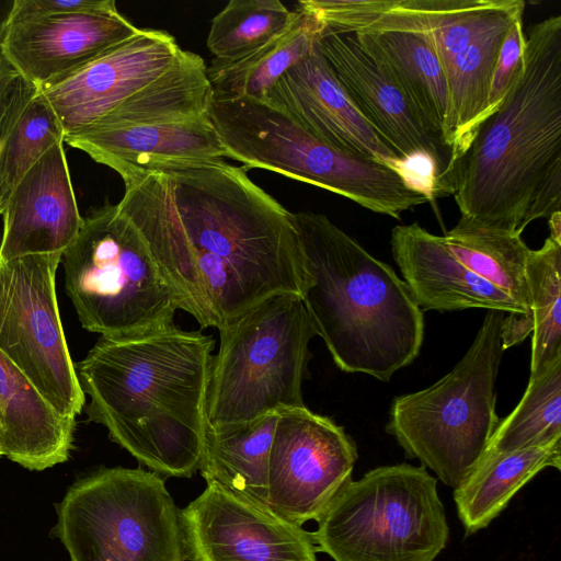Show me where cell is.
Instances as JSON below:
<instances>
[{
  "label": "cell",
  "instance_id": "obj_28",
  "mask_svg": "<svg viewBox=\"0 0 561 561\" xmlns=\"http://www.w3.org/2000/svg\"><path fill=\"white\" fill-rule=\"evenodd\" d=\"M442 237L448 250L462 264L508 295L526 310L529 318L526 264L531 249L520 234L486 229L459 219ZM529 321L531 323L530 318Z\"/></svg>",
  "mask_w": 561,
  "mask_h": 561
},
{
  "label": "cell",
  "instance_id": "obj_30",
  "mask_svg": "<svg viewBox=\"0 0 561 561\" xmlns=\"http://www.w3.org/2000/svg\"><path fill=\"white\" fill-rule=\"evenodd\" d=\"M533 324L530 377L561 356V239L549 234L526 264Z\"/></svg>",
  "mask_w": 561,
  "mask_h": 561
},
{
  "label": "cell",
  "instance_id": "obj_26",
  "mask_svg": "<svg viewBox=\"0 0 561 561\" xmlns=\"http://www.w3.org/2000/svg\"><path fill=\"white\" fill-rule=\"evenodd\" d=\"M323 26L298 8L290 25L256 50L236 60L213 59L207 76L214 98L263 101L278 79L312 51Z\"/></svg>",
  "mask_w": 561,
  "mask_h": 561
},
{
  "label": "cell",
  "instance_id": "obj_11",
  "mask_svg": "<svg viewBox=\"0 0 561 561\" xmlns=\"http://www.w3.org/2000/svg\"><path fill=\"white\" fill-rule=\"evenodd\" d=\"M60 253L0 257V351L60 415L85 403L56 296Z\"/></svg>",
  "mask_w": 561,
  "mask_h": 561
},
{
  "label": "cell",
  "instance_id": "obj_20",
  "mask_svg": "<svg viewBox=\"0 0 561 561\" xmlns=\"http://www.w3.org/2000/svg\"><path fill=\"white\" fill-rule=\"evenodd\" d=\"M121 178L173 165L228 158L209 116L171 123L87 130L64 137Z\"/></svg>",
  "mask_w": 561,
  "mask_h": 561
},
{
  "label": "cell",
  "instance_id": "obj_41",
  "mask_svg": "<svg viewBox=\"0 0 561 561\" xmlns=\"http://www.w3.org/2000/svg\"><path fill=\"white\" fill-rule=\"evenodd\" d=\"M1 149H2V145L0 144V152H1Z\"/></svg>",
  "mask_w": 561,
  "mask_h": 561
},
{
  "label": "cell",
  "instance_id": "obj_40",
  "mask_svg": "<svg viewBox=\"0 0 561 561\" xmlns=\"http://www.w3.org/2000/svg\"><path fill=\"white\" fill-rule=\"evenodd\" d=\"M0 431H1V413H0ZM1 438V437H0Z\"/></svg>",
  "mask_w": 561,
  "mask_h": 561
},
{
  "label": "cell",
  "instance_id": "obj_24",
  "mask_svg": "<svg viewBox=\"0 0 561 561\" xmlns=\"http://www.w3.org/2000/svg\"><path fill=\"white\" fill-rule=\"evenodd\" d=\"M561 469V439L511 453H485L454 500L467 534L485 528L539 471Z\"/></svg>",
  "mask_w": 561,
  "mask_h": 561
},
{
  "label": "cell",
  "instance_id": "obj_36",
  "mask_svg": "<svg viewBox=\"0 0 561 561\" xmlns=\"http://www.w3.org/2000/svg\"><path fill=\"white\" fill-rule=\"evenodd\" d=\"M15 0H0V42L11 22Z\"/></svg>",
  "mask_w": 561,
  "mask_h": 561
},
{
  "label": "cell",
  "instance_id": "obj_15",
  "mask_svg": "<svg viewBox=\"0 0 561 561\" xmlns=\"http://www.w3.org/2000/svg\"><path fill=\"white\" fill-rule=\"evenodd\" d=\"M182 48L163 30L139 28L75 72L39 89L65 136L79 133L148 85L178 59Z\"/></svg>",
  "mask_w": 561,
  "mask_h": 561
},
{
  "label": "cell",
  "instance_id": "obj_27",
  "mask_svg": "<svg viewBox=\"0 0 561 561\" xmlns=\"http://www.w3.org/2000/svg\"><path fill=\"white\" fill-rule=\"evenodd\" d=\"M277 414L253 422L207 426L199 471L207 483L267 504V463Z\"/></svg>",
  "mask_w": 561,
  "mask_h": 561
},
{
  "label": "cell",
  "instance_id": "obj_32",
  "mask_svg": "<svg viewBox=\"0 0 561 561\" xmlns=\"http://www.w3.org/2000/svg\"><path fill=\"white\" fill-rule=\"evenodd\" d=\"M64 137L56 113L38 92L0 152V188L8 201L24 174Z\"/></svg>",
  "mask_w": 561,
  "mask_h": 561
},
{
  "label": "cell",
  "instance_id": "obj_38",
  "mask_svg": "<svg viewBox=\"0 0 561 561\" xmlns=\"http://www.w3.org/2000/svg\"><path fill=\"white\" fill-rule=\"evenodd\" d=\"M8 199L0 188V215L3 214Z\"/></svg>",
  "mask_w": 561,
  "mask_h": 561
},
{
  "label": "cell",
  "instance_id": "obj_37",
  "mask_svg": "<svg viewBox=\"0 0 561 561\" xmlns=\"http://www.w3.org/2000/svg\"><path fill=\"white\" fill-rule=\"evenodd\" d=\"M16 76L18 72L0 51V94L5 85Z\"/></svg>",
  "mask_w": 561,
  "mask_h": 561
},
{
  "label": "cell",
  "instance_id": "obj_7",
  "mask_svg": "<svg viewBox=\"0 0 561 561\" xmlns=\"http://www.w3.org/2000/svg\"><path fill=\"white\" fill-rule=\"evenodd\" d=\"M505 312L489 310L467 353L434 385L396 397L386 431L407 456L457 488L477 467L500 419L495 381Z\"/></svg>",
  "mask_w": 561,
  "mask_h": 561
},
{
  "label": "cell",
  "instance_id": "obj_3",
  "mask_svg": "<svg viewBox=\"0 0 561 561\" xmlns=\"http://www.w3.org/2000/svg\"><path fill=\"white\" fill-rule=\"evenodd\" d=\"M449 195L470 224L520 234L561 213V15L533 24L502 103L453 161Z\"/></svg>",
  "mask_w": 561,
  "mask_h": 561
},
{
  "label": "cell",
  "instance_id": "obj_35",
  "mask_svg": "<svg viewBox=\"0 0 561 561\" xmlns=\"http://www.w3.org/2000/svg\"><path fill=\"white\" fill-rule=\"evenodd\" d=\"M118 12L114 0H15L12 18H27L57 13Z\"/></svg>",
  "mask_w": 561,
  "mask_h": 561
},
{
  "label": "cell",
  "instance_id": "obj_29",
  "mask_svg": "<svg viewBox=\"0 0 561 561\" xmlns=\"http://www.w3.org/2000/svg\"><path fill=\"white\" fill-rule=\"evenodd\" d=\"M561 439V356L530 377L515 409L500 420L485 453H511Z\"/></svg>",
  "mask_w": 561,
  "mask_h": 561
},
{
  "label": "cell",
  "instance_id": "obj_1",
  "mask_svg": "<svg viewBox=\"0 0 561 561\" xmlns=\"http://www.w3.org/2000/svg\"><path fill=\"white\" fill-rule=\"evenodd\" d=\"M248 171L216 160L122 178L121 213L202 328L274 295L302 298L309 283L293 213Z\"/></svg>",
  "mask_w": 561,
  "mask_h": 561
},
{
  "label": "cell",
  "instance_id": "obj_9",
  "mask_svg": "<svg viewBox=\"0 0 561 561\" xmlns=\"http://www.w3.org/2000/svg\"><path fill=\"white\" fill-rule=\"evenodd\" d=\"M316 522V548L334 561H434L449 535L437 480L409 463L348 481Z\"/></svg>",
  "mask_w": 561,
  "mask_h": 561
},
{
  "label": "cell",
  "instance_id": "obj_10",
  "mask_svg": "<svg viewBox=\"0 0 561 561\" xmlns=\"http://www.w3.org/2000/svg\"><path fill=\"white\" fill-rule=\"evenodd\" d=\"M51 531L70 561H185L176 507L161 476L102 468L56 504Z\"/></svg>",
  "mask_w": 561,
  "mask_h": 561
},
{
  "label": "cell",
  "instance_id": "obj_5",
  "mask_svg": "<svg viewBox=\"0 0 561 561\" xmlns=\"http://www.w3.org/2000/svg\"><path fill=\"white\" fill-rule=\"evenodd\" d=\"M209 117L228 158L248 170L273 171L396 219L432 201L403 169L337 149L266 101L214 98Z\"/></svg>",
  "mask_w": 561,
  "mask_h": 561
},
{
  "label": "cell",
  "instance_id": "obj_17",
  "mask_svg": "<svg viewBox=\"0 0 561 561\" xmlns=\"http://www.w3.org/2000/svg\"><path fill=\"white\" fill-rule=\"evenodd\" d=\"M263 101L337 149L401 169L408 163L355 108L317 43L278 79Z\"/></svg>",
  "mask_w": 561,
  "mask_h": 561
},
{
  "label": "cell",
  "instance_id": "obj_21",
  "mask_svg": "<svg viewBox=\"0 0 561 561\" xmlns=\"http://www.w3.org/2000/svg\"><path fill=\"white\" fill-rule=\"evenodd\" d=\"M0 413L3 455L28 470L68 460L76 419L60 415L18 366L0 351Z\"/></svg>",
  "mask_w": 561,
  "mask_h": 561
},
{
  "label": "cell",
  "instance_id": "obj_6",
  "mask_svg": "<svg viewBox=\"0 0 561 561\" xmlns=\"http://www.w3.org/2000/svg\"><path fill=\"white\" fill-rule=\"evenodd\" d=\"M218 331L206 396L208 427L306 407L302 382L316 332L300 296L268 297Z\"/></svg>",
  "mask_w": 561,
  "mask_h": 561
},
{
  "label": "cell",
  "instance_id": "obj_4",
  "mask_svg": "<svg viewBox=\"0 0 561 561\" xmlns=\"http://www.w3.org/2000/svg\"><path fill=\"white\" fill-rule=\"evenodd\" d=\"M309 283L302 301L334 364L389 381L419 355L424 317L407 284L327 216L293 214Z\"/></svg>",
  "mask_w": 561,
  "mask_h": 561
},
{
  "label": "cell",
  "instance_id": "obj_18",
  "mask_svg": "<svg viewBox=\"0 0 561 561\" xmlns=\"http://www.w3.org/2000/svg\"><path fill=\"white\" fill-rule=\"evenodd\" d=\"M0 257L62 254L83 217L77 205L64 141L51 147L15 185L3 211Z\"/></svg>",
  "mask_w": 561,
  "mask_h": 561
},
{
  "label": "cell",
  "instance_id": "obj_13",
  "mask_svg": "<svg viewBox=\"0 0 561 561\" xmlns=\"http://www.w3.org/2000/svg\"><path fill=\"white\" fill-rule=\"evenodd\" d=\"M317 47L355 108L407 162L430 164L432 199L449 195L453 150L351 32L323 26Z\"/></svg>",
  "mask_w": 561,
  "mask_h": 561
},
{
  "label": "cell",
  "instance_id": "obj_14",
  "mask_svg": "<svg viewBox=\"0 0 561 561\" xmlns=\"http://www.w3.org/2000/svg\"><path fill=\"white\" fill-rule=\"evenodd\" d=\"M180 526L188 561H317L302 526L214 482L180 510Z\"/></svg>",
  "mask_w": 561,
  "mask_h": 561
},
{
  "label": "cell",
  "instance_id": "obj_16",
  "mask_svg": "<svg viewBox=\"0 0 561 561\" xmlns=\"http://www.w3.org/2000/svg\"><path fill=\"white\" fill-rule=\"evenodd\" d=\"M138 31L119 12L12 18L0 51L19 76L42 89Z\"/></svg>",
  "mask_w": 561,
  "mask_h": 561
},
{
  "label": "cell",
  "instance_id": "obj_12",
  "mask_svg": "<svg viewBox=\"0 0 561 561\" xmlns=\"http://www.w3.org/2000/svg\"><path fill=\"white\" fill-rule=\"evenodd\" d=\"M357 448L343 426L307 407L277 413L267 463V505L302 526L352 480Z\"/></svg>",
  "mask_w": 561,
  "mask_h": 561
},
{
  "label": "cell",
  "instance_id": "obj_34",
  "mask_svg": "<svg viewBox=\"0 0 561 561\" xmlns=\"http://www.w3.org/2000/svg\"><path fill=\"white\" fill-rule=\"evenodd\" d=\"M39 89L22 78L14 77L0 94V144L4 145L20 117L38 94Z\"/></svg>",
  "mask_w": 561,
  "mask_h": 561
},
{
  "label": "cell",
  "instance_id": "obj_19",
  "mask_svg": "<svg viewBox=\"0 0 561 561\" xmlns=\"http://www.w3.org/2000/svg\"><path fill=\"white\" fill-rule=\"evenodd\" d=\"M390 243L403 282L422 312L483 308L527 316L508 295L462 264L442 236L417 222L394 226Z\"/></svg>",
  "mask_w": 561,
  "mask_h": 561
},
{
  "label": "cell",
  "instance_id": "obj_25",
  "mask_svg": "<svg viewBox=\"0 0 561 561\" xmlns=\"http://www.w3.org/2000/svg\"><path fill=\"white\" fill-rule=\"evenodd\" d=\"M525 7V1L517 0L470 43L446 72L450 112L445 141L453 150L454 160L486 115L491 79L501 46L511 25L524 15Z\"/></svg>",
  "mask_w": 561,
  "mask_h": 561
},
{
  "label": "cell",
  "instance_id": "obj_23",
  "mask_svg": "<svg viewBox=\"0 0 561 561\" xmlns=\"http://www.w3.org/2000/svg\"><path fill=\"white\" fill-rule=\"evenodd\" d=\"M351 33L445 140L450 112L448 87L443 66L427 39L417 33L396 30Z\"/></svg>",
  "mask_w": 561,
  "mask_h": 561
},
{
  "label": "cell",
  "instance_id": "obj_22",
  "mask_svg": "<svg viewBox=\"0 0 561 561\" xmlns=\"http://www.w3.org/2000/svg\"><path fill=\"white\" fill-rule=\"evenodd\" d=\"M517 0H377L367 27L424 36L446 72L470 43Z\"/></svg>",
  "mask_w": 561,
  "mask_h": 561
},
{
  "label": "cell",
  "instance_id": "obj_31",
  "mask_svg": "<svg viewBox=\"0 0 561 561\" xmlns=\"http://www.w3.org/2000/svg\"><path fill=\"white\" fill-rule=\"evenodd\" d=\"M295 15L279 0H230L211 21L207 47L217 60L242 58L286 30Z\"/></svg>",
  "mask_w": 561,
  "mask_h": 561
},
{
  "label": "cell",
  "instance_id": "obj_8",
  "mask_svg": "<svg viewBox=\"0 0 561 561\" xmlns=\"http://www.w3.org/2000/svg\"><path fill=\"white\" fill-rule=\"evenodd\" d=\"M66 290L81 325L101 336H128L174 323L182 301L142 236L117 204L85 217L61 255Z\"/></svg>",
  "mask_w": 561,
  "mask_h": 561
},
{
  "label": "cell",
  "instance_id": "obj_2",
  "mask_svg": "<svg viewBox=\"0 0 561 561\" xmlns=\"http://www.w3.org/2000/svg\"><path fill=\"white\" fill-rule=\"evenodd\" d=\"M215 340L175 323L128 336H101L75 363L90 421L140 465L163 477L198 469Z\"/></svg>",
  "mask_w": 561,
  "mask_h": 561
},
{
  "label": "cell",
  "instance_id": "obj_39",
  "mask_svg": "<svg viewBox=\"0 0 561 561\" xmlns=\"http://www.w3.org/2000/svg\"><path fill=\"white\" fill-rule=\"evenodd\" d=\"M3 449H2V444H1V438H0V458L3 457Z\"/></svg>",
  "mask_w": 561,
  "mask_h": 561
},
{
  "label": "cell",
  "instance_id": "obj_33",
  "mask_svg": "<svg viewBox=\"0 0 561 561\" xmlns=\"http://www.w3.org/2000/svg\"><path fill=\"white\" fill-rule=\"evenodd\" d=\"M525 43L523 16H519L511 25L501 46L491 79L485 117L502 103L520 71Z\"/></svg>",
  "mask_w": 561,
  "mask_h": 561
}]
</instances>
